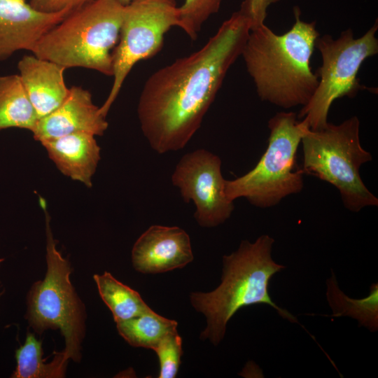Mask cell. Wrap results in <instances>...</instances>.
<instances>
[{"mask_svg":"<svg viewBox=\"0 0 378 378\" xmlns=\"http://www.w3.org/2000/svg\"><path fill=\"white\" fill-rule=\"evenodd\" d=\"M251 25L243 1L200 50L148 77L139 96L137 114L153 150L160 154L176 151L188 143L230 67L241 55Z\"/></svg>","mask_w":378,"mask_h":378,"instance_id":"obj_1","label":"cell"},{"mask_svg":"<svg viewBox=\"0 0 378 378\" xmlns=\"http://www.w3.org/2000/svg\"><path fill=\"white\" fill-rule=\"evenodd\" d=\"M293 10L295 23L282 35L265 24L251 28L241 55L260 99L284 108L306 105L318 85L310 59L319 33Z\"/></svg>","mask_w":378,"mask_h":378,"instance_id":"obj_2","label":"cell"},{"mask_svg":"<svg viewBox=\"0 0 378 378\" xmlns=\"http://www.w3.org/2000/svg\"><path fill=\"white\" fill-rule=\"evenodd\" d=\"M274 239L260 235L254 242L243 240L239 248L223 257L221 282L210 292H192L190 302L203 314L206 326L200 334L217 346L223 340L230 318L241 308L253 304H267L284 319L299 323L288 310L278 306L270 295L272 278L286 267L272 258Z\"/></svg>","mask_w":378,"mask_h":378,"instance_id":"obj_3","label":"cell"},{"mask_svg":"<svg viewBox=\"0 0 378 378\" xmlns=\"http://www.w3.org/2000/svg\"><path fill=\"white\" fill-rule=\"evenodd\" d=\"M124 9L116 0H93L48 31L31 52L65 69L83 67L113 76L112 53Z\"/></svg>","mask_w":378,"mask_h":378,"instance_id":"obj_4","label":"cell"},{"mask_svg":"<svg viewBox=\"0 0 378 378\" xmlns=\"http://www.w3.org/2000/svg\"><path fill=\"white\" fill-rule=\"evenodd\" d=\"M46 214V272L34 282L27 295L25 318L32 330L42 334L59 330L64 340V358L79 363L85 335V307L73 286L71 262L57 249L46 204L40 200Z\"/></svg>","mask_w":378,"mask_h":378,"instance_id":"obj_5","label":"cell"},{"mask_svg":"<svg viewBox=\"0 0 378 378\" xmlns=\"http://www.w3.org/2000/svg\"><path fill=\"white\" fill-rule=\"evenodd\" d=\"M267 147L256 165L244 175L225 180L224 192L234 202L246 198L252 205L268 208L303 188V174L297 169L296 153L302 136L309 129L294 112H279L268 121Z\"/></svg>","mask_w":378,"mask_h":378,"instance_id":"obj_6","label":"cell"},{"mask_svg":"<svg viewBox=\"0 0 378 378\" xmlns=\"http://www.w3.org/2000/svg\"><path fill=\"white\" fill-rule=\"evenodd\" d=\"M359 129L358 118L352 116L340 125L328 122L321 130L309 129L301 139L302 172L333 185L344 206L353 212L378 205L360 176V166L372 157L360 144Z\"/></svg>","mask_w":378,"mask_h":378,"instance_id":"obj_7","label":"cell"},{"mask_svg":"<svg viewBox=\"0 0 378 378\" xmlns=\"http://www.w3.org/2000/svg\"><path fill=\"white\" fill-rule=\"evenodd\" d=\"M377 20L361 37L355 38L354 31L348 29L334 39L330 35L318 37L315 48L321 52L322 65L315 73L318 85L309 102L302 106L298 119H304L309 129L325 127L332 102L343 97L354 98L365 89L359 83L357 74L363 62L378 52L376 33Z\"/></svg>","mask_w":378,"mask_h":378,"instance_id":"obj_8","label":"cell"},{"mask_svg":"<svg viewBox=\"0 0 378 378\" xmlns=\"http://www.w3.org/2000/svg\"><path fill=\"white\" fill-rule=\"evenodd\" d=\"M178 25L175 0H132L125 6L118 41L112 53L113 82L100 107L106 115L133 66L155 55L164 34Z\"/></svg>","mask_w":378,"mask_h":378,"instance_id":"obj_9","label":"cell"},{"mask_svg":"<svg viewBox=\"0 0 378 378\" xmlns=\"http://www.w3.org/2000/svg\"><path fill=\"white\" fill-rule=\"evenodd\" d=\"M221 160L205 149L185 154L172 176V184L178 188L183 201H192L196 206L194 218L204 227H214L227 220L234 203L225 197Z\"/></svg>","mask_w":378,"mask_h":378,"instance_id":"obj_10","label":"cell"},{"mask_svg":"<svg viewBox=\"0 0 378 378\" xmlns=\"http://www.w3.org/2000/svg\"><path fill=\"white\" fill-rule=\"evenodd\" d=\"M193 258L189 235L176 226H150L137 239L132 250V265L142 274L182 268Z\"/></svg>","mask_w":378,"mask_h":378,"instance_id":"obj_11","label":"cell"},{"mask_svg":"<svg viewBox=\"0 0 378 378\" xmlns=\"http://www.w3.org/2000/svg\"><path fill=\"white\" fill-rule=\"evenodd\" d=\"M71 11L47 13L26 0H0V62L18 50L31 52L40 38Z\"/></svg>","mask_w":378,"mask_h":378,"instance_id":"obj_12","label":"cell"},{"mask_svg":"<svg viewBox=\"0 0 378 378\" xmlns=\"http://www.w3.org/2000/svg\"><path fill=\"white\" fill-rule=\"evenodd\" d=\"M107 127L106 115L94 104L90 92L73 86L56 109L38 119L31 132L41 142L76 132L101 136Z\"/></svg>","mask_w":378,"mask_h":378,"instance_id":"obj_13","label":"cell"},{"mask_svg":"<svg viewBox=\"0 0 378 378\" xmlns=\"http://www.w3.org/2000/svg\"><path fill=\"white\" fill-rule=\"evenodd\" d=\"M19 76L39 118L56 109L64 100L67 88L64 66L34 55H24L18 64Z\"/></svg>","mask_w":378,"mask_h":378,"instance_id":"obj_14","label":"cell"},{"mask_svg":"<svg viewBox=\"0 0 378 378\" xmlns=\"http://www.w3.org/2000/svg\"><path fill=\"white\" fill-rule=\"evenodd\" d=\"M41 143L63 174L92 187V178L100 160V147L94 135L76 132Z\"/></svg>","mask_w":378,"mask_h":378,"instance_id":"obj_15","label":"cell"},{"mask_svg":"<svg viewBox=\"0 0 378 378\" xmlns=\"http://www.w3.org/2000/svg\"><path fill=\"white\" fill-rule=\"evenodd\" d=\"M326 299L332 312L326 316H349L356 320L359 327H364L372 332L378 330L377 283L372 284L369 294L361 299L346 295L340 288L332 270L331 276L326 280Z\"/></svg>","mask_w":378,"mask_h":378,"instance_id":"obj_16","label":"cell"},{"mask_svg":"<svg viewBox=\"0 0 378 378\" xmlns=\"http://www.w3.org/2000/svg\"><path fill=\"white\" fill-rule=\"evenodd\" d=\"M38 119L19 74L0 76V130L17 127L32 132Z\"/></svg>","mask_w":378,"mask_h":378,"instance_id":"obj_17","label":"cell"},{"mask_svg":"<svg viewBox=\"0 0 378 378\" xmlns=\"http://www.w3.org/2000/svg\"><path fill=\"white\" fill-rule=\"evenodd\" d=\"M15 358L17 365L11 376L13 378L64 377L69 361L59 351L55 354L50 362L45 363L42 341L32 332H27L24 344L15 351Z\"/></svg>","mask_w":378,"mask_h":378,"instance_id":"obj_18","label":"cell"},{"mask_svg":"<svg viewBox=\"0 0 378 378\" xmlns=\"http://www.w3.org/2000/svg\"><path fill=\"white\" fill-rule=\"evenodd\" d=\"M99 294L113 316L114 321L128 320L151 309L139 293L117 280L111 273L93 276Z\"/></svg>","mask_w":378,"mask_h":378,"instance_id":"obj_19","label":"cell"},{"mask_svg":"<svg viewBox=\"0 0 378 378\" xmlns=\"http://www.w3.org/2000/svg\"><path fill=\"white\" fill-rule=\"evenodd\" d=\"M115 323L119 335L130 345L153 350L167 335L176 331L178 326L176 321L164 318L152 309Z\"/></svg>","mask_w":378,"mask_h":378,"instance_id":"obj_20","label":"cell"},{"mask_svg":"<svg viewBox=\"0 0 378 378\" xmlns=\"http://www.w3.org/2000/svg\"><path fill=\"white\" fill-rule=\"evenodd\" d=\"M221 2L222 0H185L178 7V27L192 40H195L203 24L218 11Z\"/></svg>","mask_w":378,"mask_h":378,"instance_id":"obj_21","label":"cell"},{"mask_svg":"<svg viewBox=\"0 0 378 378\" xmlns=\"http://www.w3.org/2000/svg\"><path fill=\"white\" fill-rule=\"evenodd\" d=\"M160 364L158 378H174L183 354L182 339L178 331L167 335L154 349Z\"/></svg>","mask_w":378,"mask_h":378,"instance_id":"obj_22","label":"cell"},{"mask_svg":"<svg viewBox=\"0 0 378 378\" xmlns=\"http://www.w3.org/2000/svg\"><path fill=\"white\" fill-rule=\"evenodd\" d=\"M93 0H29L36 10L47 13H58L64 10H76Z\"/></svg>","mask_w":378,"mask_h":378,"instance_id":"obj_23","label":"cell"},{"mask_svg":"<svg viewBox=\"0 0 378 378\" xmlns=\"http://www.w3.org/2000/svg\"><path fill=\"white\" fill-rule=\"evenodd\" d=\"M252 21L251 28L264 24L267 8L279 0H245Z\"/></svg>","mask_w":378,"mask_h":378,"instance_id":"obj_24","label":"cell"},{"mask_svg":"<svg viewBox=\"0 0 378 378\" xmlns=\"http://www.w3.org/2000/svg\"><path fill=\"white\" fill-rule=\"evenodd\" d=\"M118 1L120 4H121L123 6H126L129 3H130L132 0H116Z\"/></svg>","mask_w":378,"mask_h":378,"instance_id":"obj_25","label":"cell"},{"mask_svg":"<svg viewBox=\"0 0 378 378\" xmlns=\"http://www.w3.org/2000/svg\"><path fill=\"white\" fill-rule=\"evenodd\" d=\"M4 261V259L3 258H0V263Z\"/></svg>","mask_w":378,"mask_h":378,"instance_id":"obj_26","label":"cell"},{"mask_svg":"<svg viewBox=\"0 0 378 378\" xmlns=\"http://www.w3.org/2000/svg\"><path fill=\"white\" fill-rule=\"evenodd\" d=\"M2 294H3V293H0V297H1V295Z\"/></svg>","mask_w":378,"mask_h":378,"instance_id":"obj_27","label":"cell"}]
</instances>
